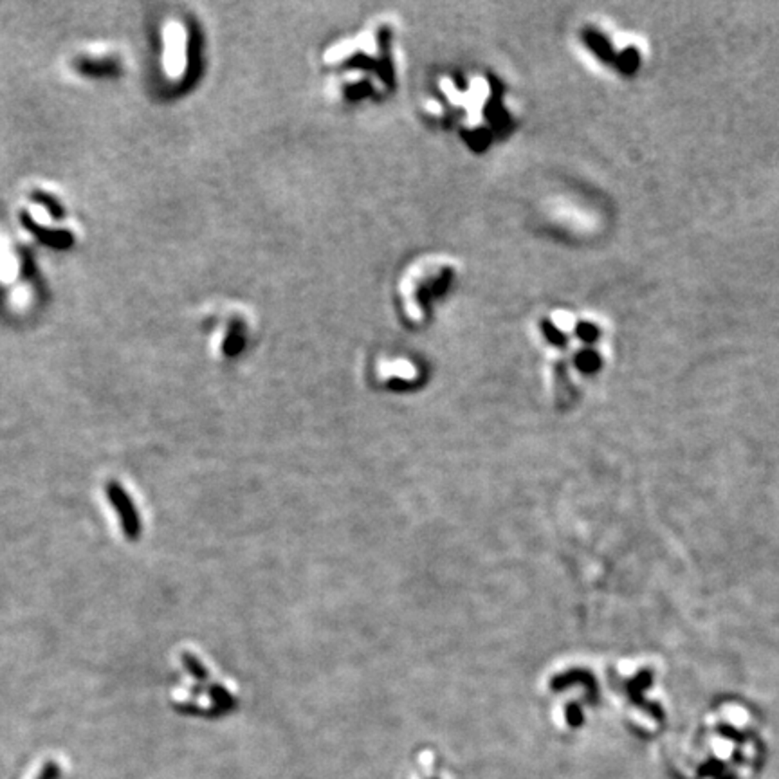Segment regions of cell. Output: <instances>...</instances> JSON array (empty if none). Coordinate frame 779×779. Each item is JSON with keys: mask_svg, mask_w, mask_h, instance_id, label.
Returning <instances> with one entry per match:
<instances>
[{"mask_svg": "<svg viewBox=\"0 0 779 779\" xmlns=\"http://www.w3.org/2000/svg\"><path fill=\"white\" fill-rule=\"evenodd\" d=\"M110 498H112L114 504L126 505V504H123V502H125V495H123L121 489H119L117 486L110 487ZM123 522L126 523V527L130 529V531H134L135 516H134V511H132V507H123Z\"/></svg>", "mask_w": 779, "mask_h": 779, "instance_id": "2", "label": "cell"}, {"mask_svg": "<svg viewBox=\"0 0 779 779\" xmlns=\"http://www.w3.org/2000/svg\"><path fill=\"white\" fill-rule=\"evenodd\" d=\"M410 779H455L440 765L437 756L431 753H422L417 756Z\"/></svg>", "mask_w": 779, "mask_h": 779, "instance_id": "1", "label": "cell"}]
</instances>
